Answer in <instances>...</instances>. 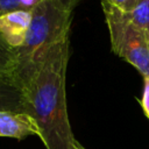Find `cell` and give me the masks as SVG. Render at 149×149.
<instances>
[{
	"instance_id": "6da1fadb",
	"label": "cell",
	"mask_w": 149,
	"mask_h": 149,
	"mask_svg": "<svg viewBox=\"0 0 149 149\" xmlns=\"http://www.w3.org/2000/svg\"><path fill=\"white\" fill-rule=\"evenodd\" d=\"M70 35L52 44L21 80L22 112L36 122L47 149H73L65 94Z\"/></svg>"
},
{
	"instance_id": "7a4b0ae2",
	"label": "cell",
	"mask_w": 149,
	"mask_h": 149,
	"mask_svg": "<svg viewBox=\"0 0 149 149\" xmlns=\"http://www.w3.org/2000/svg\"><path fill=\"white\" fill-rule=\"evenodd\" d=\"M30 12L31 21L24 43L16 49L20 80L29 73L34 63L52 44L70 35L73 10L57 0H42Z\"/></svg>"
},
{
	"instance_id": "3957f363",
	"label": "cell",
	"mask_w": 149,
	"mask_h": 149,
	"mask_svg": "<svg viewBox=\"0 0 149 149\" xmlns=\"http://www.w3.org/2000/svg\"><path fill=\"white\" fill-rule=\"evenodd\" d=\"M101 8L109 33L112 51L132 64L143 78L149 77V36L130 23L106 0H101Z\"/></svg>"
},
{
	"instance_id": "277c9868",
	"label": "cell",
	"mask_w": 149,
	"mask_h": 149,
	"mask_svg": "<svg viewBox=\"0 0 149 149\" xmlns=\"http://www.w3.org/2000/svg\"><path fill=\"white\" fill-rule=\"evenodd\" d=\"M31 21V12L14 10L0 16V34L14 49H19L26 40Z\"/></svg>"
},
{
	"instance_id": "5b68a950",
	"label": "cell",
	"mask_w": 149,
	"mask_h": 149,
	"mask_svg": "<svg viewBox=\"0 0 149 149\" xmlns=\"http://www.w3.org/2000/svg\"><path fill=\"white\" fill-rule=\"evenodd\" d=\"M29 135H40L33 118L21 112L0 111V136L23 140Z\"/></svg>"
},
{
	"instance_id": "8992f818",
	"label": "cell",
	"mask_w": 149,
	"mask_h": 149,
	"mask_svg": "<svg viewBox=\"0 0 149 149\" xmlns=\"http://www.w3.org/2000/svg\"><path fill=\"white\" fill-rule=\"evenodd\" d=\"M0 111L22 112V84L17 74L0 77Z\"/></svg>"
},
{
	"instance_id": "52a82bcc",
	"label": "cell",
	"mask_w": 149,
	"mask_h": 149,
	"mask_svg": "<svg viewBox=\"0 0 149 149\" xmlns=\"http://www.w3.org/2000/svg\"><path fill=\"white\" fill-rule=\"evenodd\" d=\"M19 57L16 49L12 48L0 34V77L17 74Z\"/></svg>"
},
{
	"instance_id": "ba28073f",
	"label": "cell",
	"mask_w": 149,
	"mask_h": 149,
	"mask_svg": "<svg viewBox=\"0 0 149 149\" xmlns=\"http://www.w3.org/2000/svg\"><path fill=\"white\" fill-rule=\"evenodd\" d=\"M122 15L130 23L140 28L142 31H144L149 36V0H146L135 10L130 13H122Z\"/></svg>"
},
{
	"instance_id": "9c48e42d",
	"label": "cell",
	"mask_w": 149,
	"mask_h": 149,
	"mask_svg": "<svg viewBox=\"0 0 149 149\" xmlns=\"http://www.w3.org/2000/svg\"><path fill=\"white\" fill-rule=\"evenodd\" d=\"M109 5L115 7L122 13H130L135 10L146 0H106Z\"/></svg>"
},
{
	"instance_id": "30bf717a",
	"label": "cell",
	"mask_w": 149,
	"mask_h": 149,
	"mask_svg": "<svg viewBox=\"0 0 149 149\" xmlns=\"http://www.w3.org/2000/svg\"><path fill=\"white\" fill-rule=\"evenodd\" d=\"M140 104L143 109V113L149 119V77L143 78V92H142V98L140 100Z\"/></svg>"
},
{
	"instance_id": "8fae6325",
	"label": "cell",
	"mask_w": 149,
	"mask_h": 149,
	"mask_svg": "<svg viewBox=\"0 0 149 149\" xmlns=\"http://www.w3.org/2000/svg\"><path fill=\"white\" fill-rule=\"evenodd\" d=\"M19 9H22L21 0H0V16Z\"/></svg>"
},
{
	"instance_id": "7c38bea8",
	"label": "cell",
	"mask_w": 149,
	"mask_h": 149,
	"mask_svg": "<svg viewBox=\"0 0 149 149\" xmlns=\"http://www.w3.org/2000/svg\"><path fill=\"white\" fill-rule=\"evenodd\" d=\"M57 1H59L61 3H63L65 7H68L69 9H71V10H73L74 9V7L78 5V2H79V0H57Z\"/></svg>"
},
{
	"instance_id": "4fadbf2b",
	"label": "cell",
	"mask_w": 149,
	"mask_h": 149,
	"mask_svg": "<svg viewBox=\"0 0 149 149\" xmlns=\"http://www.w3.org/2000/svg\"><path fill=\"white\" fill-rule=\"evenodd\" d=\"M73 149H85V148H84V147H83V146H81V144H80V143H79V142L76 140L74 146H73Z\"/></svg>"
}]
</instances>
